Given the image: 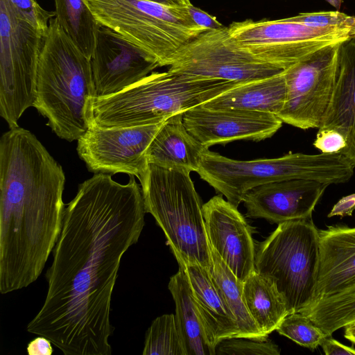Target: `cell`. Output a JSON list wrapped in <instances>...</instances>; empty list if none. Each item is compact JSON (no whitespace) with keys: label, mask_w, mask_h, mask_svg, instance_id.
I'll list each match as a JSON object with an SVG mask.
<instances>
[{"label":"cell","mask_w":355,"mask_h":355,"mask_svg":"<svg viewBox=\"0 0 355 355\" xmlns=\"http://www.w3.org/2000/svg\"><path fill=\"white\" fill-rule=\"evenodd\" d=\"M125 184L98 173L79 184L64 209L46 271L44 302L28 332L65 355H111V300L121 258L135 244L146 213L135 176Z\"/></svg>","instance_id":"1"},{"label":"cell","mask_w":355,"mask_h":355,"mask_svg":"<svg viewBox=\"0 0 355 355\" xmlns=\"http://www.w3.org/2000/svg\"><path fill=\"white\" fill-rule=\"evenodd\" d=\"M62 166L37 139L0 147V293L28 286L43 271L64 211Z\"/></svg>","instance_id":"2"},{"label":"cell","mask_w":355,"mask_h":355,"mask_svg":"<svg viewBox=\"0 0 355 355\" xmlns=\"http://www.w3.org/2000/svg\"><path fill=\"white\" fill-rule=\"evenodd\" d=\"M96 98L91 58L52 18L40 52L33 107L58 137L73 141L92 124Z\"/></svg>","instance_id":"3"},{"label":"cell","mask_w":355,"mask_h":355,"mask_svg":"<svg viewBox=\"0 0 355 355\" xmlns=\"http://www.w3.org/2000/svg\"><path fill=\"white\" fill-rule=\"evenodd\" d=\"M241 83L173 72H153L114 95L96 98L93 123L102 128L159 123Z\"/></svg>","instance_id":"4"},{"label":"cell","mask_w":355,"mask_h":355,"mask_svg":"<svg viewBox=\"0 0 355 355\" xmlns=\"http://www.w3.org/2000/svg\"><path fill=\"white\" fill-rule=\"evenodd\" d=\"M191 172L183 167L148 164L139 180L144 206L162 230L177 261L198 263L210 271L212 259L203 205Z\"/></svg>","instance_id":"5"},{"label":"cell","mask_w":355,"mask_h":355,"mask_svg":"<svg viewBox=\"0 0 355 355\" xmlns=\"http://www.w3.org/2000/svg\"><path fill=\"white\" fill-rule=\"evenodd\" d=\"M355 166L342 153L309 155L289 153L282 157L241 161L207 148L197 173L227 200L238 207L245 194L258 186L285 180H309L327 184L348 182Z\"/></svg>","instance_id":"6"},{"label":"cell","mask_w":355,"mask_h":355,"mask_svg":"<svg viewBox=\"0 0 355 355\" xmlns=\"http://www.w3.org/2000/svg\"><path fill=\"white\" fill-rule=\"evenodd\" d=\"M101 26L110 28L168 66L184 45L208 29L191 18L187 6L148 0H84Z\"/></svg>","instance_id":"7"},{"label":"cell","mask_w":355,"mask_h":355,"mask_svg":"<svg viewBox=\"0 0 355 355\" xmlns=\"http://www.w3.org/2000/svg\"><path fill=\"white\" fill-rule=\"evenodd\" d=\"M318 267L319 230L311 218L279 224L256 248L254 270L274 282L289 313L313 304Z\"/></svg>","instance_id":"8"},{"label":"cell","mask_w":355,"mask_h":355,"mask_svg":"<svg viewBox=\"0 0 355 355\" xmlns=\"http://www.w3.org/2000/svg\"><path fill=\"white\" fill-rule=\"evenodd\" d=\"M44 37L21 19L9 0H0V115L9 128L18 126L33 107Z\"/></svg>","instance_id":"9"},{"label":"cell","mask_w":355,"mask_h":355,"mask_svg":"<svg viewBox=\"0 0 355 355\" xmlns=\"http://www.w3.org/2000/svg\"><path fill=\"white\" fill-rule=\"evenodd\" d=\"M240 49L286 70L331 44L352 40L348 31L315 28L284 19L234 21L227 27Z\"/></svg>","instance_id":"10"},{"label":"cell","mask_w":355,"mask_h":355,"mask_svg":"<svg viewBox=\"0 0 355 355\" xmlns=\"http://www.w3.org/2000/svg\"><path fill=\"white\" fill-rule=\"evenodd\" d=\"M168 66L173 72L240 83L269 78L285 71L238 47L226 26L202 33L180 48Z\"/></svg>","instance_id":"11"},{"label":"cell","mask_w":355,"mask_h":355,"mask_svg":"<svg viewBox=\"0 0 355 355\" xmlns=\"http://www.w3.org/2000/svg\"><path fill=\"white\" fill-rule=\"evenodd\" d=\"M340 43L322 47L284 71L286 96L277 115L283 122L303 130L322 126L335 88Z\"/></svg>","instance_id":"12"},{"label":"cell","mask_w":355,"mask_h":355,"mask_svg":"<svg viewBox=\"0 0 355 355\" xmlns=\"http://www.w3.org/2000/svg\"><path fill=\"white\" fill-rule=\"evenodd\" d=\"M163 123L118 128L92 123L78 140V154L92 172L123 173L141 180L148 166V148Z\"/></svg>","instance_id":"13"},{"label":"cell","mask_w":355,"mask_h":355,"mask_svg":"<svg viewBox=\"0 0 355 355\" xmlns=\"http://www.w3.org/2000/svg\"><path fill=\"white\" fill-rule=\"evenodd\" d=\"M91 64L96 98L129 88L159 67L148 53L105 26L98 32Z\"/></svg>","instance_id":"14"},{"label":"cell","mask_w":355,"mask_h":355,"mask_svg":"<svg viewBox=\"0 0 355 355\" xmlns=\"http://www.w3.org/2000/svg\"><path fill=\"white\" fill-rule=\"evenodd\" d=\"M188 132L202 146L245 139L259 141L271 137L283 121L275 114L244 110H211L201 105L182 113Z\"/></svg>","instance_id":"15"},{"label":"cell","mask_w":355,"mask_h":355,"mask_svg":"<svg viewBox=\"0 0 355 355\" xmlns=\"http://www.w3.org/2000/svg\"><path fill=\"white\" fill-rule=\"evenodd\" d=\"M222 196H215L202 205L207 239L210 247L244 282L254 270L256 247L251 227L237 207Z\"/></svg>","instance_id":"16"},{"label":"cell","mask_w":355,"mask_h":355,"mask_svg":"<svg viewBox=\"0 0 355 355\" xmlns=\"http://www.w3.org/2000/svg\"><path fill=\"white\" fill-rule=\"evenodd\" d=\"M329 185L309 180H285L264 184L249 191L243 198L246 216L277 225L311 218Z\"/></svg>","instance_id":"17"},{"label":"cell","mask_w":355,"mask_h":355,"mask_svg":"<svg viewBox=\"0 0 355 355\" xmlns=\"http://www.w3.org/2000/svg\"><path fill=\"white\" fill-rule=\"evenodd\" d=\"M354 283L355 227L331 225L319 230V267L313 304Z\"/></svg>","instance_id":"18"},{"label":"cell","mask_w":355,"mask_h":355,"mask_svg":"<svg viewBox=\"0 0 355 355\" xmlns=\"http://www.w3.org/2000/svg\"><path fill=\"white\" fill-rule=\"evenodd\" d=\"M319 129H333L345 137L347 146L340 153L355 166V40L340 44L335 88Z\"/></svg>","instance_id":"19"},{"label":"cell","mask_w":355,"mask_h":355,"mask_svg":"<svg viewBox=\"0 0 355 355\" xmlns=\"http://www.w3.org/2000/svg\"><path fill=\"white\" fill-rule=\"evenodd\" d=\"M189 282L192 295L212 347L222 340L240 337L236 320L229 309L210 271L202 266L178 261Z\"/></svg>","instance_id":"20"},{"label":"cell","mask_w":355,"mask_h":355,"mask_svg":"<svg viewBox=\"0 0 355 355\" xmlns=\"http://www.w3.org/2000/svg\"><path fill=\"white\" fill-rule=\"evenodd\" d=\"M207 149L188 132L180 113L164 121L148 148L146 157L148 164L183 167L196 172Z\"/></svg>","instance_id":"21"},{"label":"cell","mask_w":355,"mask_h":355,"mask_svg":"<svg viewBox=\"0 0 355 355\" xmlns=\"http://www.w3.org/2000/svg\"><path fill=\"white\" fill-rule=\"evenodd\" d=\"M286 96L284 72L269 78L241 83L201 105L211 110H244L278 115Z\"/></svg>","instance_id":"22"},{"label":"cell","mask_w":355,"mask_h":355,"mask_svg":"<svg viewBox=\"0 0 355 355\" xmlns=\"http://www.w3.org/2000/svg\"><path fill=\"white\" fill-rule=\"evenodd\" d=\"M168 287L175 302V317L187 355H216L181 267L170 278Z\"/></svg>","instance_id":"23"},{"label":"cell","mask_w":355,"mask_h":355,"mask_svg":"<svg viewBox=\"0 0 355 355\" xmlns=\"http://www.w3.org/2000/svg\"><path fill=\"white\" fill-rule=\"evenodd\" d=\"M243 296L251 317L266 337L289 313L286 302L274 282L255 270L243 283Z\"/></svg>","instance_id":"24"},{"label":"cell","mask_w":355,"mask_h":355,"mask_svg":"<svg viewBox=\"0 0 355 355\" xmlns=\"http://www.w3.org/2000/svg\"><path fill=\"white\" fill-rule=\"evenodd\" d=\"M211 248V278L233 314L240 337L266 339L251 317L243 300V283L227 266L219 254Z\"/></svg>","instance_id":"25"},{"label":"cell","mask_w":355,"mask_h":355,"mask_svg":"<svg viewBox=\"0 0 355 355\" xmlns=\"http://www.w3.org/2000/svg\"><path fill=\"white\" fill-rule=\"evenodd\" d=\"M55 18L73 44L88 58L94 51L101 24L84 0H54Z\"/></svg>","instance_id":"26"},{"label":"cell","mask_w":355,"mask_h":355,"mask_svg":"<svg viewBox=\"0 0 355 355\" xmlns=\"http://www.w3.org/2000/svg\"><path fill=\"white\" fill-rule=\"evenodd\" d=\"M326 334L355 321V283L345 290L320 300L302 312Z\"/></svg>","instance_id":"27"},{"label":"cell","mask_w":355,"mask_h":355,"mask_svg":"<svg viewBox=\"0 0 355 355\" xmlns=\"http://www.w3.org/2000/svg\"><path fill=\"white\" fill-rule=\"evenodd\" d=\"M143 355H187L175 315L156 318L148 329Z\"/></svg>","instance_id":"28"},{"label":"cell","mask_w":355,"mask_h":355,"mask_svg":"<svg viewBox=\"0 0 355 355\" xmlns=\"http://www.w3.org/2000/svg\"><path fill=\"white\" fill-rule=\"evenodd\" d=\"M276 331L297 345L311 350L320 346L324 338L329 336L300 312L288 313Z\"/></svg>","instance_id":"29"},{"label":"cell","mask_w":355,"mask_h":355,"mask_svg":"<svg viewBox=\"0 0 355 355\" xmlns=\"http://www.w3.org/2000/svg\"><path fill=\"white\" fill-rule=\"evenodd\" d=\"M279 355V347L271 340L246 337H232L220 340L216 355Z\"/></svg>","instance_id":"30"},{"label":"cell","mask_w":355,"mask_h":355,"mask_svg":"<svg viewBox=\"0 0 355 355\" xmlns=\"http://www.w3.org/2000/svg\"><path fill=\"white\" fill-rule=\"evenodd\" d=\"M315 28H336L348 31L352 40H355V16L339 11H322L301 12L297 15L285 18Z\"/></svg>","instance_id":"31"},{"label":"cell","mask_w":355,"mask_h":355,"mask_svg":"<svg viewBox=\"0 0 355 355\" xmlns=\"http://www.w3.org/2000/svg\"><path fill=\"white\" fill-rule=\"evenodd\" d=\"M18 16L45 35L55 12L44 9L36 0H9Z\"/></svg>","instance_id":"32"},{"label":"cell","mask_w":355,"mask_h":355,"mask_svg":"<svg viewBox=\"0 0 355 355\" xmlns=\"http://www.w3.org/2000/svg\"><path fill=\"white\" fill-rule=\"evenodd\" d=\"M313 146L322 153H340L347 146L345 137L333 129H318Z\"/></svg>","instance_id":"33"},{"label":"cell","mask_w":355,"mask_h":355,"mask_svg":"<svg viewBox=\"0 0 355 355\" xmlns=\"http://www.w3.org/2000/svg\"><path fill=\"white\" fill-rule=\"evenodd\" d=\"M187 8L192 19L198 25L208 30L219 29L225 26L215 17L194 6L192 3L187 5Z\"/></svg>","instance_id":"34"},{"label":"cell","mask_w":355,"mask_h":355,"mask_svg":"<svg viewBox=\"0 0 355 355\" xmlns=\"http://www.w3.org/2000/svg\"><path fill=\"white\" fill-rule=\"evenodd\" d=\"M320 346L327 355H355L354 348L342 344L331 336H326Z\"/></svg>","instance_id":"35"},{"label":"cell","mask_w":355,"mask_h":355,"mask_svg":"<svg viewBox=\"0 0 355 355\" xmlns=\"http://www.w3.org/2000/svg\"><path fill=\"white\" fill-rule=\"evenodd\" d=\"M355 209V193L343 197L333 207L328 217L352 216Z\"/></svg>","instance_id":"36"},{"label":"cell","mask_w":355,"mask_h":355,"mask_svg":"<svg viewBox=\"0 0 355 355\" xmlns=\"http://www.w3.org/2000/svg\"><path fill=\"white\" fill-rule=\"evenodd\" d=\"M51 343L47 338L39 336L28 343L26 352L28 355H51L53 352Z\"/></svg>","instance_id":"37"},{"label":"cell","mask_w":355,"mask_h":355,"mask_svg":"<svg viewBox=\"0 0 355 355\" xmlns=\"http://www.w3.org/2000/svg\"><path fill=\"white\" fill-rule=\"evenodd\" d=\"M345 337L355 345V321H353L345 327Z\"/></svg>","instance_id":"38"},{"label":"cell","mask_w":355,"mask_h":355,"mask_svg":"<svg viewBox=\"0 0 355 355\" xmlns=\"http://www.w3.org/2000/svg\"><path fill=\"white\" fill-rule=\"evenodd\" d=\"M148 1H154L156 3L168 5V6L183 5L179 0H148Z\"/></svg>","instance_id":"39"},{"label":"cell","mask_w":355,"mask_h":355,"mask_svg":"<svg viewBox=\"0 0 355 355\" xmlns=\"http://www.w3.org/2000/svg\"><path fill=\"white\" fill-rule=\"evenodd\" d=\"M328 3H329L331 6H334L336 8H340L342 0H326Z\"/></svg>","instance_id":"40"},{"label":"cell","mask_w":355,"mask_h":355,"mask_svg":"<svg viewBox=\"0 0 355 355\" xmlns=\"http://www.w3.org/2000/svg\"><path fill=\"white\" fill-rule=\"evenodd\" d=\"M183 5L187 6L191 3L190 0H179Z\"/></svg>","instance_id":"41"}]
</instances>
